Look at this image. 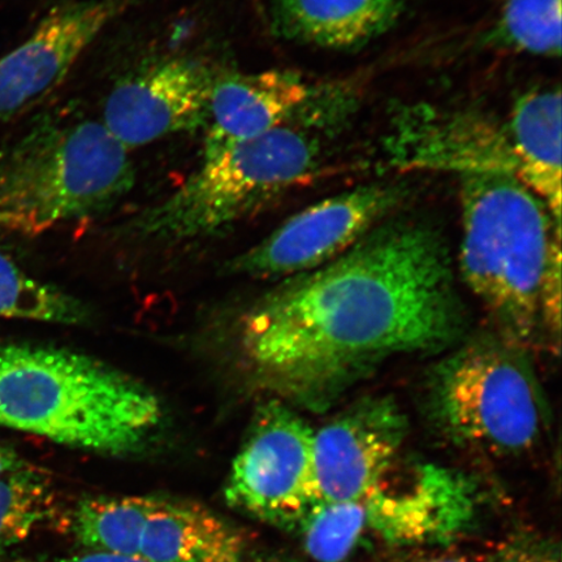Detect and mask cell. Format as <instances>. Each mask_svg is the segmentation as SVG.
<instances>
[{
    "label": "cell",
    "instance_id": "cell-1",
    "mask_svg": "<svg viewBox=\"0 0 562 562\" xmlns=\"http://www.w3.org/2000/svg\"><path fill=\"white\" fill-rule=\"evenodd\" d=\"M462 329L446 238L427 221L392 217L266 294L245 315L240 349L259 384L325 411L375 364L446 349Z\"/></svg>",
    "mask_w": 562,
    "mask_h": 562
},
{
    "label": "cell",
    "instance_id": "cell-2",
    "mask_svg": "<svg viewBox=\"0 0 562 562\" xmlns=\"http://www.w3.org/2000/svg\"><path fill=\"white\" fill-rule=\"evenodd\" d=\"M164 424L151 391L94 358L0 342V427L124 457L143 452Z\"/></svg>",
    "mask_w": 562,
    "mask_h": 562
},
{
    "label": "cell",
    "instance_id": "cell-3",
    "mask_svg": "<svg viewBox=\"0 0 562 562\" xmlns=\"http://www.w3.org/2000/svg\"><path fill=\"white\" fill-rule=\"evenodd\" d=\"M463 281L497 325L525 349L543 325V301L561 277V224L515 175L460 176Z\"/></svg>",
    "mask_w": 562,
    "mask_h": 562
},
{
    "label": "cell",
    "instance_id": "cell-4",
    "mask_svg": "<svg viewBox=\"0 0 562 562\" xmlns=\"http://www.w3.org/2000/svg\"><path fill=\"white\" fill-rule=\"evenodd\" d=\"M135 178L130 150L101 122L35 125L0 147V227L35 236L101 214Z\"/></svg>",
    "mask_w": 562,
    "mask_h": 562
},
{
    "label": "cell",
    "instance_id": "cell-5",
    "mask_svg": "<svg viewBox=\"0 0 562 562\" xmlns=\"http://www.w3.org/2000/svg\"><path fill=\"white\" fill-rule=\"evenodd\" d=\"M321 125L297 122L203 159L168 199L132 223L138 236L181 241L217 234L311 178L319 165Z\"/></svg>",
    "mask_w": 562,
    "mask_h": 562
},
{
    "label": "cell",
    "instance_id": "cell-6",
    "mask_svg": "<svg viewBox=\"0 0 562 562\" xmlns=\"http://www.w3.org/2000/svg\"><path fill=\"white\" fill-rule=\"evenodd\" d=\"M525 350L502 336H488L438 363L428 381L427 412L442 437L496 457L537 446L548 409Z\"/></svg>",
    "mask_w": 562,
    "mask_h": 562
},
{
    "label": "cell",
    "instance_id": "cell-7",
    "mask_svg": "<svg viewBox=\"0 0 562 562\" xmlns=\"http://www.w3.org/2000/svg\"><path fill=\"white\" fill-rule=\"evenodd\" d=\"M314 428L281 400L259 405L224 488L228 507L296 531L319 502L313 469Z\"/></svg>",
    "mask_w": 562,
    "mask_h": 562
},
{
    "label": "cell",
    "instance_id": "cell-8",
    "mask_svg": "<svg viewBox=\"0 0 562 562\" xmlns=\"http://www.w3.org/2000/svg\"><path fill=\"white\" fill-rule=\"evenodd\" d=\"M403 182H372L314 203L263 241L232 259L228 271L250 278H292L335 261L406 199Z\"/></svg>",
    "mask_w": 562,
    "mask_h": 562
},
{
    "label": "cell",
    "instance_id": "cell-9",
    "mask_svg": "<svg viewBox=\"0 0 562 562\" xmlns=\"http://www.w3.org/2000/svg\"><path fill=\"white\" fill-rule=\"evenodd\" d=\"M407 434L395 400L369 396L314 430L313 469L323 502H362L384 484Z\"/></svg>",
    "mask_w": 562,
    "mask_h": 562
},
{
    "label": "cell",
    "instance_id": "cell-10",
    "mask_svg": "<svg viewBox=\"0 0 562 562\" xmlns=\"http://www.w3.org/2000/svg\"><path fill=\"white\" fill-rule=\"evenodd\" d=\"M132 0H72L48 11L33 33L0 58V124L44 101Z\"/></svg>",
    "mask_w": 562,
    "mask_h": 562
},
{
    "label": "cell",
    "instance_id": "cell-11",
    "mask_svg": "<svg viewBox=\"0 0 562 562\" xmlns=\"http://www.w3.org/2000/svg\"><path fill=\"white\" fill-rule=\"evenodd\" d=\"M216 76L194 59L157 63L112 89L102 124L128 150L205 128Z\"/></svg>",
    "mask_w": 562,
    "mask_h": 562
},
{
    "label": "cell",
    "instance_id": "cell-12",
    "mask_svg": "<svg viewBox=\"0 0 562 562\" xmlns=\"http://www.w3.org/2000/svg\"><path fill=\"white\" fill-rule=\"evenodd\" d=\"M369 530L395 548L448 547L472 527L477 497L469 477L435 465L418 469L402 490L364 498Z\"/></svg>",
    "mask_w": 562,
    "mask_h": 562
},
{
    "label": "cell",
    "instance_id": "cell-13",
    "mask_svg": "<svg viewBox=\"0 0 562 562\" xmlns=\"http://www.w3.org/2000/svg\"><path fill=\"white\" fill-rule=\"evenodd\" d=\"M393 165L516 176L507 128L472 112H416L404 116L390 138Z\"/></svg>",
    "mask_w": 562,
    "mask_h": 562
},
{
    "label": "cell",
    "instance_id": "cell-14",
    "mask_svg": "<svg viewBox=\"0 0 562 562\" xmlns=\"http://www.w3.org/2000/svg\"><path fill=\"white\" fill-rule=\"evenodd\" d=\"M319 91L291 70L217 74L205 125L203 159L281 125L304 122Z\"/></svg>",
    "mask_w": 562,
    "mask_h": 562
},
{
    "label": "cell",
    "instance_id": "cell-15",
    "mask_svg": "<svg viewBox=\"0 0 562 562\" xmlns=\"http://www.w3.org/2000/svg\"><path fill=\"white\" fill-rule=\"evenodd\" d=\"M409 0H271V26L300 44L356 50L391 31Z\"/></svg>",
    "mask_w": 562,
    "mask_h": 562
},
{
    "label": "cell",
    "instance_id": "cell-16",
    "mask_svg": "<svg viewBox=\"0 0 562 562\" xmlns=\"http://www.w3.org/2000/svg\"><path fill=\"white\" fill-rule=\"evenodd\" d=\"M243 533L203 505L164 497L147 519L139 558L147 562H243Z\"/></svg>",
    "mask_w": 562,
    "mask_h": 562
},
{
    "label": "cell",
    "instance_id": "cell-17",
    "mask_svg": "<svg viewBox=\"0 0 562 562\" xmlns=\"http://www.w3.org/2000/svg\"><path fill=\"white\" fill-rule=\"evenodd\" d=\"M516 178L537 194L561 224V91L543 89L519 98L507 126Z\"/></svg>",
    "mask_w": 562,
    "mask_h": 562
},
{
    "label": "cell",
    "instance_id": "cell-18",
    "mask_svg": "<svg viewBox=\"0 0 562 562\" xmlns=\"http://www.w3.org/2000/svg\"><path fill=\"white\" fill-rule=\"evenodd\" d=\"M161 502L158 495L86 498L74 510V536L90 552L139 558L147 519Z\"/></svg>",
    "mask_w": 562,
    "mask_h": 562
},
{
    "label": "cell",
    "instance_id": "cell-19",
    "mask_svg": "<svg viewBox=\"0 0 562 562\" xmlns=\"http://www.w3.org/2000/svg\"><path fill=\"white\" fill-rule=\"evenodd\" d=\"M58 513L50 477L27 465L0 477V553L30 539Z\"/></svg>",
    "mask_w": 562,
    "mask_h": 562
},
{
    "label": "cell",
    "instance_id": "cell-20",
    "mask_svg": "<svg viewBox=\"0 0 562 562\" xmlns=\"http://www.w3.org/2000/svg\"><path fill=\"white\" fill-rule=\"evenodd\" d=\"M0 318L75 326L86 323L89 312L80 301L21 270L0 250Z\"/></svg>",
    "mask_w": 562,
    "mask_h": 562
},
{
    "label": "cell",
    "instance_id": "cell-21",
    "mask_svg": "<svg viewBox=\"0 0 562 562\" xmlns=\"http://www.w3.org/2000/svg\"><path fill=\"white\" fill-rule=\"evenodd\" d=\"M364 502H316L296 531L315 562H346L369 532Z\"/></svg>",
    "mask_w": 562,
    "mask_h": 562
},
{
    "label": "cell",
    "instance_id": "cell-22",
    "mask_svg": "<svg viewBox=\"0 0 562 562\" xmlns=\"http://www.w3.org/2000/svg\"><path fill=\"white\" fill-rule=\"evenodd\" d=\"M488 42L544 56L561 53V0H508Z\"/></svg>",
    "mask_w": 562,
    "mask_h": 562
},
{
    "label": "cell",
    "instance_id": "cell-23",
    "mask_svg": "<svg viewBox=\"0 0 562 562\" xmlns=\"http://www.w3.org/2000/svg\"><path fill=\"white\" fill-rule=\"evenodd\" d=\"M484 562H561V547L543 533L521 530L502 540Z\"/></svg>",
    "mask_w": 562,
    "mask_h": 562
},
{
    "label": "cell",
    "instance_id": "cell-24",
    "mask_svg": "<svg viewBox=\"0 0 562 562\" xmlns=\"http://www.w3.org/2000/svg\"><path fill=\"white\" fill-rule=\"evenodd\" d=\"M384 562H484V557L453 550L448 547L398 548Z\"/></svg>",
    "mask_w": 562,
    "mask_h": 562
},
{
    "label": "cell",
    "instance_id": "cell-25",
    "mask_svg": "<svg viewBox=\"0 0 562 562\" xmlns=\"http://www.w3.org/2000/svg\"><path fill=\"white\" fill-rule=\"evenodd\" d=\"M11 562H147L140 558L122 557V554H111L102 552H90L75 554V557L59 558L52 560H16Z\"/></svg>",
    "mask_w": 562,
    "mask_h": 562
},
{
    "label": "cell",
    "instance_id": "cell-26",
    "mask_svg": "<svg viewBox=\"0 0 562 562\" xmlns=\"http://www.w3.org/2000/svg\"><path fill=\"white\" fill-rule=\"evenodd\" d=\"M30 465L15 449L0 442V477Z\"/></svg>",
    "mask_w": 562,
    "mask_h": 562
},
{
    "label": "cell",
    "instance_id": "cell-27",
    "mask_svg": "<svg viewBox=\"0 0 562 562\" xmlns=\"http://www.w3.org/2000/svg\"><path fill=\"white\" fill-rule=\"evenodd\" d=\"M251 562H304L299 558L291 557V554L286 553H269L263 554L261 558H257Z\"/></svg>",
    "mask_w": 562,
    "mask_h": 562
}]
</instances>
